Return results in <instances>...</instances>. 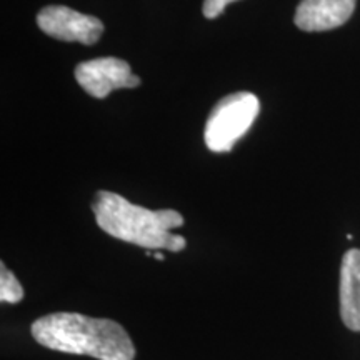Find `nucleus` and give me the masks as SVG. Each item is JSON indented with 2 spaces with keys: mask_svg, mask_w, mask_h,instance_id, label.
Here are the masks:
<instances>
[{
  "mask_svg": "<svg viewBox=\"0 0 360 360\" xmlns=\"http://www.w3.org/2000/svg\"><path fill=\"white\" fill-rule=\"evenodd\" d=\"M32 337L57 352L89 355L97 360H134L135 347L127 330L110 319L75 312L49 314L32 323Z\"/></svg>",
  "mask_w": 360,
  "mask_h": 360,
  "instance_id": "nucleus-1",
  "label": "nucleus"
},
{
  "mask_svg": "<svg viewBox=\"0 0 360 360\" xmlns=\"http://www.w3.org/2000/svg\"><path fill=\"white\" fill-rule=\"evenodd\" d=\"M92 210L98 227L119 240L147 250L180 252L187 245L186 238L172 233V229L184 225V217L177 210H148L109 191L96 193Z\"/></svg>",
  "mask_w": 360,
  "mask_h": 360,
  "instance_id": "nucleus-2",
  "label": "nucleus"
},
{
  "mask_svg": "<svg viewBox=\"0 0 360 360\" xmlns=\"http://www.w3.org/2000/svg\"><path fill=\"white\" fill-rule=\"evenodd\" d=\"M260 102L250 92H236L220 98L205 122V146L212 152H229L249 132L257 119Z\"/></svg>",
  "mask_w": 360,
  "mask_h": 360,
  "instance_id": "nucleus-3",
  "label": "nucleus"
},
{
  "mask_svg": "<svg viewBox=\"0 0 360 360\" xmlns=\"http://www.w3.org/2000/svg\"><path fill=\"white\" fill-rule=\"evenodd\" d=\"M37 25L49 37L84 45H94L103 34L101 19L85 15L65 6L44 7L37 13Z\"/></svg>",
  "mask_w": 360,
  "mask_h": 360,
  "instance_id": "nucleus-4",
  "label": "nucleus"
},
{
  "mask_svg": "<svg viewBox=\"0 0 360 360\" xmlns=\"http://www.w3.org/2000/svg\"><path fill=\"white\" fill-rule=\"evenodd\" d=\"M75 80L89 96L96 98H105L112 90L141 85V79L134 74L127 62L117 57L82 62L75 67Z\"/></svg>",
  "mask_w": 360,
  "mask_h": 360,
  "instance_id": "nucleus-5",
  "label": "nucleus"
},
{
  "mask_svg": "<svg viewBox=\"0 0 360 360\" xmlns=\"http://www.w3.org/2000/svg\"><path fill=\"white\" fill-rule=\"evenodd\" d=\"M357 0H302L295 12V25L305 32H323L344 25Z\"/></svg>",
  "mask_w": 360,
  "mask_h": 360,
  "instance_id": "nucleus-6",
  "label": "nucleus"
},
{
  "mask_svg": "<svg viewBox=\"0 0 360 360\" xmlns=\"http://www.w3.org/2000/svg\"><path fill=\"white\" fill-rule=\"evenodd\" d=\"M340 317L350 330L360 332V250L345 252L340 267Z\"/></svg>",
  "mask_w": 360,
  "mask_h": 360,
  "instance_id": "nucleus-7",
  "label": "nucleus"
},
{
  "mask_svg": "<svg viewBox=\"0 0 360 360\" xmlns=\"http://www.w3.org/2000/svg\"><path fill=\"white\" fill-rule=\"evenodd\" d=\"M24 299V289L15 276L7 269L6 264L0 265V300L6 304H19Z\"/></svg>",
  "mask_w": 360,
  "mask_h": 360,
  "instance_id": "nucleus-8",
  "label": "nucleus"
},
{
  "mask_svg": "<svg viewBox=\"0 0 360 360\" xmlns=\"http://www.w3.org/2000/svg\"><path fill=\"white\" fill-rule=\"evenodd\" d=\"M232 2H237V0H204L202 12H204L205 19H217L219 15L224 13L225 7Z\"/></svg>",
  "mask_w": 360,
  "mask_h": 360,
  "instance_id": "nucleus-9",
  "label": "nucleus"
},
{
  "mask_svg": "<svg viewBox=\"0 0 360 360\" xmlns=\"http://www.w3.org/2000/svg\"><path fill=\"white\" fill-rule=\"evenodd\" d=\"M154 257L157 260H164V254H162V252H154Z\"/></svg>",
  "mask_w": 360,
  "mask_h": 360,
  "instance_id": "nucleus-10",
  "label": "nucleus"
}]
</instances>
